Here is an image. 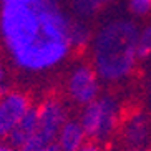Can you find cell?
Segmentation results:
<instances>
[{
    "mask_svg": "<svg viewBox=\"0 0 151 151\" xmlns=\"http://www.w3.org/2000/svg\"><path fill=\"white\" fill-rule=\"evenodd\" d=\"M70 23L60 0H0V43L25 73L50 71L70 57Z\"/></svg>",
    "mask_w": 151,
    "mask_h": 151,
    "instance_id": "cell-1",
    "label": "cell"
},
{
    "mask_svg": "<svg viewBox=\"0 0 151 151\" xmlns=\"http://www.w3.org/2000/svg\"><path fill=\"white\" fill-rule=\"evenodd\" d=\"M136 55L138 60H146L151 57V23L139 28L136 38Z\"/></svg>",
    "mask_w": 151,
    "mask_h": 151,
    "instance_id": "cell-12",
    "label": "cell"
},
{
    "mask_svg": "<svg viewBox=\"0 0 151 151\" xmlns=\"http://www.w3.org/2000/svg\"><path fill=\"white\" fill-rule=\"evenodd\" d=\"M78 121L86 138L95 143L108 141L121 123V105L111 95H100L91 103L81 106Z\"/></svg>",
    "mask_w": 151,
    "mask_h": 151,
    "instance_id": "cell-3",
    "label": "cell"
},
{
    "mask_svg": "<svg viewBox=\"0 0 151 151\" xmlns=\"http://www.w3.org/2000/svg\"><path fill=\"white\" fill-rule=\"evenodd\" d=\"M124 151H146L145 148H128V150H124Z\"/></svg>",
    "mask_w": 151,
    "mask_h": 151,
    "instance_id": "cell-18",
    "label": "cell"
},
{
    "mask_svg": "<svg viewBox=\"0 0 151 151\" xmlns=\"http://www.w3.org/2000/svg\"><path fill=\"white\" fill-rule=\"evenodd\" d=\"M78 151H103V150H101V146H100L98 143H95V141H90L88 143V141H86Z\"/></svg>",
    "mask_w": 151,
    "mask_h": 151,
    "instance_id": "cell-14",
    "label": "cell"
},
{
    "mask_svg": "<svg viewBox=\"0 0 151 151\" xmlns=\"http://www.w3.org/2000/svg\"><path fill=\"white\" fill-rule=\"evenodd\" d=\"M32 105V100L27 93L18 90H7L0 93V131L4 136L10 133V129L23 118Z\"/></svg>",
    "mask_w": 151,
    "mask_h": 151,
    "instance_id": "cell-6",
    "label": "cell"
},
{
    "mask_svg": "<svg viewBox=\"0 0 151 151\" xmlns=\"http://www.w3.org/2000/svg\"><path fill=\"white\" fill-rule=\"evenodd\" d=\"M35 131H37V108L32 106L23 115L22 120L10 129L7 138H9V143L12 146H15L20 151H25L28 143L32 141V138L35 136Z\"/></svg>",
    "mask_w": 151,
    "mask_h": 151,
    "instance_id": "cell-8",
    "label": "cell"
},
{
    "mask_svg": "<svg viewBox=\"0 0 151 151\" xmlns=\"http://www.w3.org/2000/svg\"><path fill=\"white\" fill-rule=\"evenodd\" d=\"M37 108V131L25 151H35L48 145H55L57 134L63 123L68 120V110L62 100L48 96Z\"/></svg>",
    "mask_w": 151,
    "mask_h": 151,
    "instance_id": "cell-4",
    "label": "cell"
},
{
    "mask_svg": "<svg viewBox=\"0 0 151 151\" xmlns=\"http://www.w3.org/2000/svg\"><path fill=\"white\" fill-rule=\"evenodd\" d=\"M0 151H20V150L12 146L10 143H0Z\"/></svg>",
    "mask_w": 151,
    "mask_h": 151,
    "instance_id": "cell-16",
    "label": "cell"
},
{
    "mask_svg": "<svg viewBox=\"0 0 151 151\" xmlns=\"http://www.w3.org/2000/svg\"><path fill=\"white\" fill-rule=\"evenodd\" d=\"M138 25L129 18H111L91 37V67L105 83H121L133 75L138 63Z\"/></svg>",
    "mask_w": 151,
    "mask_h": 151,
    "instance_id": "cell-2",
    "label": "cell"
},
{
    "mask_svg": "<svg viewBox=\"0 0 151 151\" xmlns=\"http://www.w3.org/2000/svg\"><path fill=\"white\" fill-rule=\"evenodd\" d=\"M65 90L71 101L85 106L96 100L101 91V80L98 78L96 71L88 63H76L75 67L68 71L65 80Z\"/></svg>",
    "mask_w": 151,
    "mask_h": 151,
    "instance_id": "cell-5",
    "label": "cell"
},
{
    "mask_svg": "<svg viewBox=\"0 0 151 151\" xmlns=\"http://www.w3.org/2000/svg\"><path fill=\"white\" fill-rule=\"evenodd\" d=\"M91 30L83 20L76 18L73 20L71 18V23H70V32H68V40H70L71 45V50H83L86 48L90 43H91Z\"/></svg>",
    "mask_w": 151,
    "mask_h": 151,
    "instance_id": "cell-10",
    "label": "cell"
},
{
    "mask_svg": "<svg viewBox=\"0 0 151 151\" xmlns=\"http://www.w3.org/2000/svg\"><path fill=\"white\" fill-rule=\"evenodd\" d=\"M148 98H150V105H151V81L148 85Z\"/></svg>",
    "mask_w": 151,
    "mask_h": 151,
    "instance_id": "cell-19",
    "label": "cell"
},
{
    "mask_svg": "<svg viewBox=\"0 0 151 151\" xmlns=\"http://www.w3.org/2000/svg\"><path fill=\"white\" fill-rule=\"evenodd\" d=\"M128 12L134 18L151 15V0H128Z\"/></svg>",
    "mask_w": 151,
    "mask_h": 151,
    "instance_id": "cell-13",
    "label": "cell"
},
{
    "mask_svg": "<svg viewBox=\"0 0 151 151\" xmlns=\"http://www.w3.org/2000/svg\"><path fill=\"white\" fill-rule=\"evenodd\" d=\"M2 138H4V133H2V131H0V139H2Z\"/></svg>",
    "mask_w": 151,
    "mask_h": 151,
    "instance_id": "cell-20",
    "label": "cell"
},
{
    "mask_svg": "<svg viewBox=\"0 0 151 151\" xmlns=\"http://www.w3.org/2000/svg\"><path fill=\"white\" fill-rule=\"evenodd\" d=\"M5 83H7V71H5V67L0 63V93L7 91V88H5Z\"/></svg>",
    "mask_w": 151,
    "mask_h": 151,
    "instance_id": "cell-15",
    "label": "cell"
},
{
    "mask_svg": "<svg viewBox=\"0 0 151 151\" xmlns=\"http://www.w3.org/2000/svg\"><path fill=\"white\" fill-rule=\"evenodd\" d=\"M85 143H86V134L80 121L67 120L57 134L55 146L60 151H78Z\"/></svg>",
    "mask_w": 151,
    "mask_h": 151,
    "instance_id": "cell-9",
    "label": "cell"
},
{
    "mask_svg": "<svg viewBox=\"0 0 151 151\" xmlns=\"http://www.w3.org/2000/svg\"><path fill=\"white\" fill-rule=\"evenodd\" d=\"M115 0H70L71 12L76 18L80 20H86L91 18L105 7V5L111 4Z\"/></svg>",
    "mask_w": 151,
    "mask_h": 151,
    "instance_id": "cell-11",
    "label": "cell"
},
{
    "mask_svg": "<svg viewBox=\"0 0 151 151\" xmlns=\"http://www.w3.org/2000/svg\"><path fill=\"white\" fill-rule=\"evenodd\" d=\"M121 134L129 148H145L151 138V118L145 111L129 113L121 123Z\"/></svg>",
    "mask_w": 151,
    "mask_h": 151,
    "instance_id": "cell-7",
    "label": "cell"
},
{
    "mask_svg": "<svg viewBox=\"0 0 151 151\" xmlns=\"http://www.w3.org/2000/svg\"><path fill=\"white\" fill-rule=\"evenodd\" d=\"M35 151H60L55 145H48V146H45V148H40V150H35Z\"/></svg>",
    "mask_w": 151,
    "mask_h": 151,
    "instance_id": "cell-17",
    "label": "cell"
}]
</instances>
